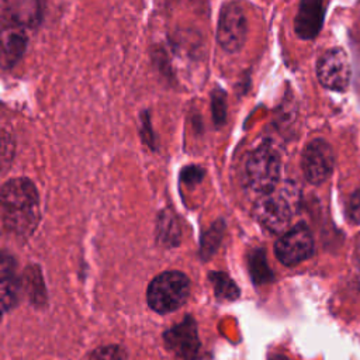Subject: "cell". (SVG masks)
Masks as SVG:
<instances>
[{
    "label": "cell",
    "mask_w": 360,
    "mask_h": 360,
    "mask_svg": "<svg viewBox=\"0 0 360 360\" xmlns=\"http://www.w3.org/2000/svg\"><path fill=\"white\" fill-rule=\"evenodd\" d=\"M1 224L14 236L28 238L39 222V195L30 179L15 177L6 181L0 194Z\"/></svg>",
    "instance_id": "6da1fadb"
},
{
    "label": "cell",
    "mask_w": 360,
    "mask_h": 360,
    "mask_svg": "<svg viewBox=\"0 0 360 360\" xmlns=\"http://www.w3.org/2000/svg\"><path fill=\"white\" fill-rule=\"evenodd\" d=\"M298 207L300 190L294 183H285L278 190L262 195L253 207V215L260 225L280 233L291 222Z\"/></svg>",
    "instance_id": "7a4b0ae2"
},
{
    "label": "cell",
    "mask_w": 360,
    "mask_h": 360,
    "mask_svg": "<svg viewBox=\"0 0 360 360\" xmlns=\"http://www.w3.org/2000/svg\"><path fill=\"white\" fill-rule=\"evenodd\" d=\"M281 159L269 143L252 150L245 163V181L253 193L266 195L273 193L280 181Z\"/></svg>",
    "instance_id": "3957f363"
},
{
    "label": "cell",
    "mask_w": 360,
    "mask_h": 360,
    "mask_svg": "<svg viewBox=\"0 0 360 360\" xmlns=\"http://www.w3.org/2000/svg\"><path fill=\"white\" fill-rule=\"evenodd\" d=\"M190 294L188 277L177 270H167L158 274L148 285L146 300L158 314L173 312L180 308Z\"/></svg>",
    "instance_id": "277c9868"
},
{
    "label": "cell",
    "mask_w": 360,
    "mask_h": 360,
    "mask_svg": "<svg viewBox=\"0 0 360 360\" xmlns=\"http://www.w3.org/2000/svg\"><path fill=\"white\" fill-rule=\"evenodd\" d=\"M246 34L248 21L242 6L236 1L222 4L217 27V39L221 48L231 53L240 51L245 45Z\"/></svg>",
    "instance_id": "5b68a950"
},
{
    "label": "cell",
    "mask_w": 360,
    "mask_h": 360,
    "mask_svg": "<svg viewBox=\"0 0 360 360\" xmlns=\"http://www.w3.org/2000/svg\"><path fill=\"white\" fill-rule=\"evenodd\" d=\"M274 255L284 266H297L314 255V238L309 228L300 222L284 232L274 245Z\"/></svg>",
    "instance_id": "8992f818"
},
{
    "label": "cell",
    "mask_w": 360,
    "mask_h": 360,
    "mask_svg": "<svg viewBox=\"0 0 360 360\" xmlns=\"http://www.w3.org/2000/svg\"><path fill=\"white\" fill-rule=\"evenodd\" d=\"M301 167L305 179L311 184H321L326 181L335 167L332 146L321 138L308 142L302 152Z\"/></svg>",
    "instance_id": "52a82bcc"
},
{
    "label": "cell",
    "mask_w": 360,
    "mask_h": 360,
    "mask_svg": "<svg viewBox=\"0 0 360 360\" xmlns=\"http://www.w3.org/2000/svg\"><path fill=\"white\" fill-rule=\"evenodd\" d=\"M350 75L349 58L342 48L328 49L318 59L316 77L319 83L329 90H346L350 82Z\"/></svg>",
    "instance_id": "ba28073f"
},
{
    "label": "cell",
    "mask_w": 360,
    "mask_h": 360,
    "mask_svg": "<svg viewBox=\"0 0 360 360\" xmlns=\"http://www.w3.org/2000/svg\"><path fill=\"white\" fill-rule=\"evenodd\" d=\"M163 339L166 347L184 360H194L201 347L197 333V323L190 315H187L180 323L167 329Z\"/></svg>",
    "instance_id": "9c48e42d"
},
{
    "label": "cell",
    "mask_w": 360,
    "mask_h": 360,
    "mask_svg": "<svg viewBox=\"0 0 360 360\" xmlns=\"http://www.w3.org/2000/svg\"><path fill=\"white\" fill-rule=\"evenodd\" d=\"M326 4L315 0H305L300 3L295 20L294 30L301 39L315 38L323 24Z\"/></svg>",
    "instance_id": "30bf717a"
},
{
    "label": "cell",
    "mask_w": 360,
    "mask_h": 360,
    "mask_svg": "<svg viewBox=\"0 0 360 360\" xmlns=\"http://www.w3.org/2000/svg\"><path fill=\"white\" fill-rule=\"evenodd\" d=\"M39 20L37 1H1V22L4 27H34Z\"/></svg>",
    "instance_id": "8fae6325"
},
{
    "label": "cell",
    "mask_w": 360,
    "mask_h": 360,
    "mask_svg": "<svg viewBox=\"0 0 360 360\" xmlns=\"http://www.w3.org/2000/svg\"><path fill=\"white\" fill-rule=\"evenodd\" d=\"M1 55L3 66H13L24 53L27 45V35L22 28L4 27L1 31Z\"/></svg>",
    "instance_id": "7c38bea8"
},
{
    "label": "cell",
    "mask_w": 360,
    "mask_h": 360,
    "mask_svg": "<svg viewBox=\"0 0 360 360\" xmlns=\"http://www.w3.org/2000/svg\"><path fill=\"white\" fill-rule=\"evenodd\" d=\"M1 305L3 311H8L18 300V278L15 274V263L11 256L3 253L1 257Z\"/></svg>",
    "instance_id": "4fadbf2b"
},
{
    "label": "cell",
    "mask_w": 360,
    "mask_h": 360,
    "mask_svg": "<svg viewBox=\"0 0 360 360\" xmlns=\"http://www.w3.org/2000/svg\"><path fill=\"white\" fill-rule=\"evenodd\" d=\"M156 235L159 242H163L165 245H177L180 231L177 226V222L174 217L169 212H160L158 218V226H156Z\"/></svg>",
    "instance_id": "5bb4252c"
},
{
    "label": "cell",
    "mask_w": 360,
    "mask_h": 360,
    "mask_svg": "<svg viewBox=\"0 0 360 360\" xmlns=\"http://www.w3.org/2000/svg\"><path fill=\"white\" fill-rule=\"evenodd\" d=\"M248 263H249L250 276H252L255 283L263 284V283H267L273 278V274H271L270 267L267 266L263 249L259 248V249H255L253 252H250Z\"/></svg>",
    "instance_id": "9a60e30c"
},
{
    "label": "cell",
    "mask_w": 360,
    "mask_h": 360,
    "mask_svg": "<svg viewBox=\"0 0 360 360\" xmlns=\"http://www.w3.org/2000/svg\"><path fill=\"white\" fill-rule=\"evenodd\" d=\"M210 280L214 285V292L218 298L222 300H235L239 295V288L236 284L228 277V274L222 271H215L210 274Z\"/></svg>",
    "instance_id": "2e32d148"
},
{
    "label": "cell",
    "mask_w": 360,
    "mask_h": 360,
    "mask_svg": "<svg viewBox=\"0 0 360 360\" xmlns=\"http://www.w3.org/2000/svg\"><path fill=\"white\" fill-rule=\"evenodd\" d=\"M225 93L218 90L212 91V117L217 125H222L226 120V101Z\"/></svg>",
    "instance_id": "e0dca14e"
},
{
    "label": "cell",
    "mask_w": 360,
    "mask_h": 360,
    "mask_svg": "<svg viewBox=\"0 0 360 360\" xmlns=\"http://www.w3.org/2000/svg\"><path fill=\"white\" fill-rule=\"evenodd\" d=\"M89 360H125V356L118 346H103L96 349Z\"/></svg>",
    "instance_id": "ac0fdd59"
},
{
    "label": "cell",
    "mask_w": 360,
    "mask_h": 360,
    "mask_svg": "<svg viewBox=\"0 0 360 360\" xmlns=\"http://www.w3.org/2000/svg\"><path fill=\"white\" fill-rule=\"evenodd\" d=\"M347 218L352 224L360 225V188H357L349 198L346 207Z\"/></svg>",
    "instance_id": "d6986e66"
},
{
    "label": "cell",
    "mask_w": 360,
    "mask_h": 360,
    "mask_svg": "<svg viewBox=\"0 0 360 360\" xmlns=\"http://www.w3.org/2000/svg\"><path fill=\"white\" fill-rule=\"evenodd\" d=\"M202 174H204V172H202L200 167H197V166H191V167H186V169L183 170V173H181V179H183L184 181H193V183H197V181H200V180H201Z\"/></svg>",
    "instance_id": "ffe728a7"
},
{
    "label": "cell",
    "mask_w": 360,
    "mask_h": 360,
    "mask_svg": "<svg viewBox=\"0 0 360 360\" xmlns=\"http://www.w3.org/2000/svg\"><path fill=\"white\" fill-rule=\"evenodd\" d=\"M353 257H354V264L357 267V270L360 271V239L357 240L356 243V248H354V253H353Z\"/></svg>",
    "instance_id": "44dd1931"
},
{
    "label": "cell",
    "mask_w": 360,
    "mask_h": 360,
    "mask_svg": "<svg viewBox=\"0 0 360 360\" xmlns=\"http://www.w3.org/2000/svg\"><path fill=\"white\" fill-rule=\"evenodd\" d=\"M269 360H290V359L284 354H273L269 357Z\"/></svg>",
    "instance_id": "7402d4cb"
}]
</instances>
